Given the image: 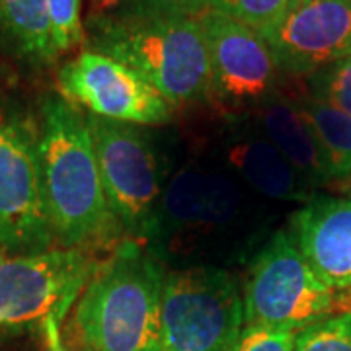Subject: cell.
Listing matches in <instances>:
<instances>
[{
    "label": "cell",
    "instance_id": "cell-1",
    "mask_svg": "<svg viewBox=\"0 0 351 351\" xmlns=\"http://www.w3.org/2000/svg\"><path fill=\"white\" fill-rule=\"evenodd\" d=\"M38 156L45 211L61 248H82L115 226L88 115L51 92L39 104Z\"/></svg>",
    "mask_w": 351,
    "mask_h": 351
},
{
    "label": "cell",
    "instance_id": "cell-2",
    "mask_svg": "<svg viewBox=\"0 0 351 351\" xmlns=\"http://www.w3.org/2000/svg\"><path fill=\"white\" fill-rule=\"evenodd\" d=\"M86 45L125 64L172 106L213 96L199 18L90 12Z\"/></svg>",
    "mask_w": 351,
    "mask_h": 351
},
{
    "label": "cell",
    "instance_id": "cell-3",
    "mask_svg": "<svg viewBox=\"0 0 351 351\" xmlns=\"http://www.w3.org/2000/svg\"><path fill=\"white\" fill-rule=\"evenodd\" d=\"M166 271L135 239L96 265L75 313L88 351H164L160 311Z\"/></svg>",
    "mask_w": 351,
    "mask_h": 351
},
{
    "label": "cell",
    "instance_id": "cell-4",
    "mask_svg": "<svg viewBox=\"0 0 351 351\" xmlns=\"http://www.w3.org/2000/svg\"><path fill=\"white\" fill-rule=\"evenodd\" d=\"M244 324L301 332L351 313V291H334L314 276L293 234H274L250 267L244 287Z\"/></svg>",
    "mask_w": 351,
    "mask_h": 351
},
{
    "label": "cell",
    "instance_id": "cell-5",
    "mask_svg": "<svg viewBox=\"0 0 351 351\" xmlns=\"http://www.w3.org/2000/svg\"><path fill=\"white\" fill-rule=\"evenodd\" d=\"M98 262L80 248L0 254V328L39 322L49 348L61 346V322Z\"/></svg>",
    "mask_w": 351,
    "mask_h": 351
},
{
    "label": "cell",
    "instance_id": "cell-6",
    "mask_svg": "<svg viewBox=\"0 0 351 351\" xmlns=\"http://www.w3.org/2000/svg\"><path fill=\"white\" fill-rule=\"evenodd\" d=\"M244 326V295L230 271L197 265L166 274L164 351H234Z\"/></svg>",
    "mask_w": 351,
    "mask_h": 351
},
{
    "label": "cell",
    "instance_id": "cell-7",
    "mask_svg": "<svg viewBox=\"0 0 351 351\" xmlns=\"http://www.w3.org/2000/svg\"><path fill=\"white\" fill-rule=\"evenodd\" d=\"M88 115L104 193L115 226L135 237L158 230L160 164L138 125Z\"/></svg>",
    "mask_w": 351,
    "mask_h": 351
},
{
    "label": "cell",
    "instance_id": "cell-8",
    "mask_svg": "<svg viewBox=\"0 0 351 351\" xmlns=\"http://www.w3.org/2000/svg\"><path fill=\"white\" fill-rule=\"evenodd\" d=\"M38 156V127L0 100V250L36 254L53 248Z\"/></svg>",
    "mask_w": 351,
    "mask_h": 351
},
{
    "label": "cell",
    "instance_id": "cell-9",
    "mask_svg": "<svg viewBox=\"0 0 351 351\" xmlns=\"http://www.w3.org/2000/svg\"><path fill=\"white\" fill-rule=\"evenodd\" d=\"M59 94L90 115L129 125H162L174 106L137 73L98 51H82L57 73Z\"/></svg>",
    "mask_w": 351,
    "mask_h": 351
},
{
    "label": "cell",
    "instance_id": "cell-10",
    "mask_svg": "<svg viewBox=\"0 0 351 351\" xmlns=\"http://www.w3.org/2000/svg\"><path fill=\"white\" fill-rule=\"evenodd\" d=\"M262 36L281 73L313 76L351 55V0H295Z\"/></svg>",
    "mask_w": 351,
    "mask_h": 351
},
{
    "label": "cell",
    "instance_id": "cell-11",
    "mask_svg": "<svg viewBox=\"0 0 351 351\" xmlns=\"http://www.w3.org/2000/svg\"><path fill=\"white\" fill-rule=\"evenodd\" d=\"M197 18L207 41L213 96L232 104L274 98L281 71L262 34L215 10Z\"/></svg>",
    "mask_w": 351,
    "mask_h": 351
},
{
    "label": "cell",
    "instance_id": "cell-12",
    "mask_svg": "<svg viewBox=\"0 0 351 351\" xmlns=\"http://www.w3.org/2000/svg\"><path fill=\"white\" fill-rule=\"evenodd\" d=\"M291 234L326 287L351 291V199L311 197L291 217Z\"/></svg>",
    "mask_w": 351,
    "mask_h": 351
},
{
    "label": "cell",
    "instance_id": "cell-13",
    "mask_svg": "<svg viewBox=\"0 0 351 351\" xmlns=\"http://www.w3.org/2000/svg\"><path fill=\"white\" fill-rule=\"evenodd\" d=\"M240 195L230 180L186 166L172 178L158 205V226L223 225L234 219Z\"/></svg>",
    "mask_w": 351,
    "mask_h": 351
},
{
    "label": "cell",
    "instance_id": "cell-14",
    "mask_svg": "<svg viewBox=\"0 0 351 351\" xmlns=\"http://www.w3.org/2000/svg\"><path fill=\"white\" fill-rule=\"evenodd\" d=\"M256 117L265 141H269L285 156L308 188L330 182L318 141L299 101L274 96L260 104Z\"/></svg>",
    "mask_w": 351,
    "mask_h": 351
},
{
    "label": "cell",
    "instance_id": "cell-15",
    "mask_svg": "<svg viewBox=\"0 0 351 351\" xmlns=\"http://www.w3.org/2000/svg\"><path fill=\"white\" fill-rule=\"evenodd\" d=\"M0 57L29 71L57 63L45 0H0Z\"/></svg>",
    "mask_w": 351,
    "mask_h": 351
},
{
    "label": "cell",
    "instance_id": "cell-16",
    "mask_svg": "<svg viewBox=\"0 0 351 351\" xmlns=\"http://www.w3.org/2000/svg\"><path fill=\"white\" fill-rule=\"evenodd\" d=\"M228 160L252 188L271 199L306 203L313 197L308 184L265 138L240 141L228 151Z\"/></svg>",
    "mask_w": 351,
    "mask_h": 351
},
{
    "label": "cell",
    "instance_id": "cell-17",
    "mask_svg": "<svg viewBox=\"0 0 351 351\" xmlns=\"http://www.w3.org/2000/svg\"><path fill=\"white\" fill-rule=\"evenodd\" d=\"M313 127L330 182L351 178V115L328 101L308 96L299 101Z\"/></svg>",
    "mask_w": 351,
    "mask_h": 351
},
{
    "label": "cell",
    "instance_id": "cell-18",
    "mask_svg": "<svg viewBox=\"0 0 351 351\" xmlns=\"http://www.w3.org/2000/svg\"><path fill=\"white\" fill-rule=\"evenodd\" d=\"M295 0H205V8L225 14L256 32H265L277 24Z\"/></svg>",
    "mask_w": 351,
    "mask_h": 351
},
{
    "label": "cell",
    "instance_id": "cell-19",
    "mask_svg": "<svg viewBox=\"0 0 351 351\" xmlns=\"http://www.w3.org/2000/svg\"><path fill=\"white\" fill-rule=\"evenodd\" d=\"M49 16L51 43L57 57L78 47L86 39L82 0H45Z\"/></svg>",
    "mask_w": 351,
    "mask_h": 351
},
{
    "label": "cell",
    "instance_id": "cell-20",
    "mask_svg": "<svg viewBox=\"0 0 351 351\" xmlns=\"http://www.w3.org/2000/svg\"><path fill=\"white\" fill-rule=\"evenodd\" d=\"M207 10L205 0H94L98 14L121 16H191L197 18Z\"/></svg>",
    "mask_w": 351,
    "mask_h": 351
},
{
    "label": "cell",
    "instance_id": "cell-21",
    "mask_svg": "<svg viewBox=\"0 0 351 351\" xmlns=\"http://www.w3.org/2000/svg\"><path fill=\"white\" fill-rule=\"evenodd\" d=\"M293 351H351V313L297 332Z\"/></svg>",
    "mask_w": 351,
    "mask_h": 351
},
{
    "label": "cell",
    "instance_id": "cell-22",
    "mask_svg": "<svg viewBox=\"0 0 351 351\" xmlns=\"http://www.w3.org/2000/svg\"><path fill=\"white\" fill-rule=\"evenodd\" d=\"M313 96L351 115V55L311 76Z\"/></svg>",
    "mask_w": 351,
    "mask_h": 351
},
{
    "label": "cell",
    "instance_id": "cell-23",
    "mask_svg": "<svg viewBox=\"0 0 351 351\" xmlns=\"http://www.w3.org/2000/svg\"><path fill=\"white\" fill-rule=\"evenodd\" d=\"M293 348H295V332L244 326L234 351H293Z\"/></svg>",
    "mask_w": 351,
    "mask_h": 351
},
{
    "label": "cell",
    "instance_id": "cell-24",
    "mask_svg": "<svg viewBox=\"0 0 351 351\" xmlns=\"http://www.w3.org/2000/svg\"><path fill=\"white\" fill-rule=\"evenodd\" d=\"M51 351H64L63 346H57V348H51Z\"/></svg>",
    "mask_w": 351,
    "mask_h": 351
},
{
    "label": "cell",
    "instance_id": "cell-25",
    "mask_svg": "<svg viewBox=\"0 0 351 351\" xmlns=\"http://www.w3.org/2000/svg\"><path fill=\"white\" fill-rule=\"evenodd\" d=\"M350 199H351V191H350Z\"/></svg>",
    "mask_w": 351,
    "mask_h": 351
}]
</instances>
